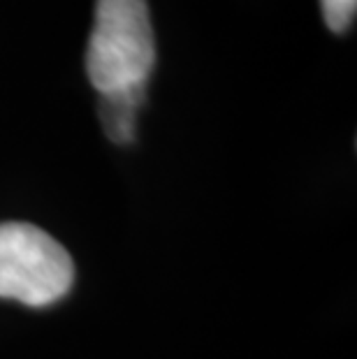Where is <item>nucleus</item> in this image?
<instances>
[{
  "label": "nucleus",
  "instance_id": "20e7f679",
  "mask_svg": "<svg viewBox=\"0 0 357 359\" xmlns=\"http://www.w3.org/2000/svg\"><path fill=\"white\" fill-rule=\"evenodd\" d=\"M325 24L332 33H346L351 30L357 12V0H321Z\"/></svg>",
  "mask_w": 357,
  "mask_h": 359
},
{
  "label": "nucleus",
  "instance_id": "f257e3e1",
  "mask_svg": "<svg viewBox=\"0 0 357 359\" xmlns=\"http://www.w3.org/2000/svg\"><path fill=\"white\" fill-rule=\"evenodd\" d=\"M156 65V35L147 0H95L86 74L97 93L147 86Z\"/></svg>",
  "mask_w": 357,
  "mask_h": 359
},
{
  "label": "nucleus",
  "instance_id": "7ed1b4c3",
  "mask_svg": "<svg viewBox=\"0 0 357 359\" xmlns=\"http://www.w3.org/2000/svg\"><path fill=\"white\" fill-rule=\"evenodd\" d=\"M147 102V86H130L100 95L97 114L105 135L114 144H133L137 137V114Z\"/></svg>",
  "mask_w": 357,
  "mask_h": 359
},
{
  "label": "nucleus",
  "instance_id": "f03ea898",
  "mask_svg": "<svg viewBox=\"0 0 357 359\" xmlns=\"http://www.w3.org/2000/svg\"><path fill=\"white\" fill-rule=\"evenodd\" d=\"M70 253L30 223H0V297L26 306H51L72 290Z\"/></svg>",
  "mask_w": 357,
  "mask_h": 359
}]
</instances>
